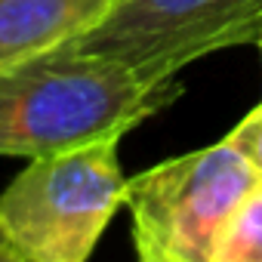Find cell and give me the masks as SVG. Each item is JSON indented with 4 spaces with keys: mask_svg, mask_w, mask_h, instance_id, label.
Segmentation results:
<instances>
[{
    "mask_svg": "<svg viewBox=\"0 0 262 262\" xmlns=\"http://www.w3.org/2000/svg\"><path fill=\"white\" fill-rule=\"evenodd\" d=\"M176 83H145L117 59L71 40L0 68V155L43 158L120 139L176 99Z\"/></svg>",
    "mask_w": 262,
    "mask_h": 262,
    "instance_id": "6da1fadb",
    "label": "cell"
},
{
    "mask_svg": "<svg viewBox=\"0 0 262 262\" xmlns=\"http://www.w3.org/2000/svg\"><path fill=\"white\" fill-rule=\"evenodd\" d=\"M126 198L117 139L31 158L0 194V225L22 262H83Z\"/></svg>",
    "mask_w": 262,
    "mask_h": 262,
    "instance_id": "7a4b0ae2",
    "label": "cell"
},
{
    "mask_svg": "<svg viewBox=\"0 0 262 262\" xmlns=\"http://www.w3.org/2000/svg\"><path fill=\"white\" fill-rule=\"evenodd\" d=\"M256 182L259 173L228 139L126 179L123 204L139 259L213 262L228 216Z\"/></svg>",
    "mask_w": 262,
    "mask_h": 262,
    "instance_id": "3957f363",
    "label": "cell"
},
{
    "mask_svg": "<svg viewBox=\"0 0 262 262\" xmlns=\"http://www.w3.org/2000/svg\"><path fill=\"white\" fill-rule=\"evenodd\" d=\"M262 31V0H114L71 43L133 68L145 83H167L185 65Z\"/></svg>",
    "mask_w": 262,
    "mask_h": 262,
    "instance_id": "277c9868",
    "label": "cell"
},
{
    "mask_svg": "<svg viewBox=\"0 0 262 262\" xmlns=\"http://www.w3.org/2000/svg\"><path fill=\"white\" fill-rule=\"evenodd\" d=\"M114 0H0V68L90 31Z\"/></svg>",
    "mask_w": 262,
    "mask_h": 262,
    "instance_id": "5b68a950",
    "label": "cell"
},
{
    "mask_svg": "<svg viewBox=\"0 0 262 262\" xmlns=\"http://www.w3.org/2000/svg\"><path fill=\"white\" fill-rule=\"evenodd\" d=\"M213 262H262V179L228 216L213 250Z\"/></svg>",
    "mask_w": 262,
    "mask_h": 262,
    "instance_id": "8992f818",
    "label": "cell"
},
{
    "mask_svg": "<svg viewBox=\"0 0 262 262\" xmlns=\"http://www.w3.org/2000/svg\"><path fill=\"white\" fill-rule=\"evenodd\" d=\"M225 139L250 161V167H253V170L259 173V179H262V105H256Z\"/></svg>",
    "mask_w": 262,
    "mask_h": 262,
    "instance_id": "52a82bcc",
    "label": "cell"
},
{
    "mask_svg": "<svg viewBox=\"0 0 262 262\" xmlns=\"http://www.w3.org/2000/svg\"><path fill=\"white\" fill-rule=\"evenodd\" d=\"M0 262H22V256H19L16 244L10 241V234L4 231V225H0Z\"/></svg>",
    "mask_w": 262,
    "mask_h": 262,
    "instance_id": "ba28073f",
    "label": "cell"
},
{
    "mask_svg": "<svg viewBox=\"0 0 262 262\" xmlns=\"http://www.w3.org/2000/svg\"><path fill=\"white\" fill-rule=\"evenodd\" d=\"M256 47H259V56H262V31H259V37H256Z\"/></svg>",
    "mask_w": 262,
    "mask_h": 262,
    "instance_id": "9c48e42d",
    "label": "cell"
}]
</instances>
